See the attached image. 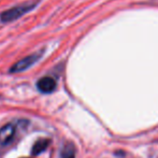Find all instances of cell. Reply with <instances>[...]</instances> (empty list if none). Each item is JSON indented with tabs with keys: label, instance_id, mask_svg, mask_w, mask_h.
<instances>
[{
	"label": "cell",
	"instance_id": "obj_6",
	"mask_svg": "<svg viewBox=\"0 0 158 158\" xmlns=\"http://www.w3.org/2000/svg\"><path fill=\"white\" fill-rule=\"evenodd\" d=\"M61 158H75V148L72 143H67L63 148Z\"/></svg>",
	"mask_w": 158,
	"mask_h": 158
},
{
	"label": "cell",
	"instance_id": "obj_1",
	"mask_svg": "<svg viewBox=\"0 0 158 158\" xmlns=\"http://www.w3.org/2000/svg\"><path fill=\"white\" fill-rule=\"evenodd\" d=\"M37 1H27L17 4L15 6H12V8L8 9L6 11L0 14V21L2 23H11V22L16 21L19 17L25 15L26 13L30 12L37 6Z\"/></svg>",
	"mask_w": 158,
	"mask_h": 158
},
{
	"label": "cell",
	"instance_id": "obj_5",
	"mask_svg": "<svg viewBox=\"0 0 158 158\" xmlns=\"http://www.w3.org/2000/svg\"><path fill=\"white\" fill-rule=\"evenodd\" d=\"M50 143H51L50 139H39L33 144V146L31 148V154L35 155V156H38V155L42 154L44 151H46V148H48Z\"/></svg>",
	"mask_w": 158,
	"mask_h": 158
},
{
	"label": "cell",
	"instance_id": "obj_2",
	"mask_svg": "<svg viewBox=\"0 0 158 158\" xmlns=\"http://www.w3.org/2000/svg\"><path fill=\"white\" fill-rule=\"evenodd\" d=\"M42 55H43V51L35 53V54H31L27 57H24L23 59L19 60L17 63H15L12 67H11L10 72L11 73H17V72H23V71L27 70V69H29L30 67L33 66V64L41 58Z\"/></svg>",
	"mask_w": 158,
	"mask_h": 158
},
{
	"label": "cell",
	"instance_id": "obj_3",
	"mask_svg": "<svg viewBox=\"0 0 158 158\" xmlns=\"http://www.w3.org/2000/svg\"><path fill=\"white\" fill-rule=\"evenodd\" d=\"M56 80L52 77H41L39 81L37 82V88L39 92L43 93V94H51L56 89Z\"/></svg>",
	"mask_w": 158,
	"mask_h": 158
},
{
	"label": "cell",
	"instance_id": "obj_4",
	"mask_svg": "<svg viewBox=\"0 0 158 158\" xmlns=\"http://www.w3.org/2000/svg\"><path fill=\"white\" fill-rule=\"evenodd\" d=\"M14 135H15V127L12 124H8V125L0 128V144H2V145L8 144L13 139Z\"/></svg>",
	"mask_w": 158,
	"mask_h": 158
}]
</instances>
